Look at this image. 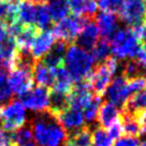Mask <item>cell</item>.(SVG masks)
I'll return each instance as SVG.
<instances>
[{"label":"cell","instance_id":"1","mask_svg":"<svg viewBox=\"0 0 146 146\" xmlns=\"http://www.w3.org/2000/svg\"><path fill=\"white\" fill-rule=\"evenodd\" d=\"M30 130L36 146H62L68 140V132L48 112L33 117Z\"/></svg>","mask_w":146,"mask_h":146},{"label":"cell","instance_id":"2","mask_svg":"<svg viewBox=\"0 0 146 146\" xmlns=\"http://www.w3.org/2000/svg\"><path fill=\"white\" fill-rule=\"evenodd\" d=\"M95 61L88 50L76 44L67 46L64 57V67L76 83L86 81L90 75Z\"/></svg>","mask_w":146,"mask_h":146},{"label":"cell","instance_id":"3","mask_svg":"<svg viewBox=\"0 0 146 146\" xmlns=\"http://www.w3.org/2000/svg\"><path fill=\"white\" fill-rule=\"evenodd\" d=\"M35 62L29 54L19 53L17 62L8 74V82L13 95L22 97L33 87L32 67Z\"/></svg>","mask_w":146,"mask_h":146},{"label":"cell","instance_id":"4","mask_svg":"<svg viewBox=\"0 0 146 146\" xmlns=\"http://www.w3.org/2000/svg\"><path fill=\"white\" fill-rule=\"evenodd\" d=\"M111 40V53L116 59H133L142 47L141 40L132 27L117 29Z\"/></svg>","mask_w":146,"mask_h":146},{"label":"cell","instance_id":"5","mask_svg":"<svg viewBox=\"0 0 146 146\" xmlns=\"http://www.w3.org/2000/svg\"><path fill=\"white\" fill-rule=\"evenodd\" d=\"M118 70V59L115 57H109L103 62L99 64L95 70H92L90 75L86 81L90 87L91 91L96 96L102 97L112 82L114 74Z\"/></svg>","mask_w":146,"mask_h":146},{"label":"cell","instance_id":"6","mask_svg":"<svg viewBox=\"0 0 146 146\" xmlns=\"http://www.w3.org/2000/svg\"><path fill=\"white\" fill-rule=\"evenodd\" d=\"M27 121V110L25 109L21 100H17V99L10 100L2 108L1 125L5 132H14L15 130L24 127Z\"/></svg>","mask_w":146,"mask_h":146},{"label":"cell","instance_id":"7","mask_svg":"<svg viewBox=\"0 0 146 146\" xmlns=\"http://www.w3.org/2000/svg\"><path fill=\"white\" fill-rule=\"evenodd\" d=\"M88 19L89 18L80 17V16H74V15L67 16L64 19L57 22L52 31L54 33L55 38H57L59 41H62L67 44L72 43L76 40L83 26Z\"/></svg>","mask_w":146,"mask_h":146},{"label":"cell","instance_id":"8","mask_svg":"<svg viewBox=\"0 0 146 146\" xmlns=\"http://www.w3.org/2000/svg\"><path fill=\"white\" fill-rule=\"evenodd\" d=\"M119 18L129 27H137L146 23L145 0H123L118 11Z\"/></svg>","mask_w":146,"mask_h":146},{"label":"cell","instance_id":"9","mask_svg":"<svg viewBox=\"0 0 146 146\" xmlns=\"http://www.w3.org/2000/svg\"><path fill=\"white\" fill-rule=\"evenodd\" d=\"M50 95V90L46 87H32L30 90L21 97V102L27 111L36 114H42L48 111Z\"/></svg>","mask_w":146,"mask_h":146},{"label":"cell","instance_id":"10","mask_svg":"<svg viewBox=\"0 0 146 146\" xmlns=\"http://www.w3.org/2000/svg\"><path fill=\"white\" fill-rule=\"evenodd\" d=\"M105 95L109 99V102L115 104L117 108L123 109V105L126 104V102L131 96V92L128 88L127 78L123 75L116 76L109 85Z\"/></svg>","mask_w":146,"mask_h":146},{"label":"cell","instance_id":"11","mask_svg":"<svg viewBox=\"0 0 146 146\" xmlns=\"http://www.w3.org/2000/svg\"><path fill=\"white\" fill-rule=\"evenodd\" d=\"M54 117L67 132L72 133L83 128L85 125L83 111L72 106L66 108L58 114L54 115Z\"/></svg>","mask_w":146,"mask_h":146},{"label":"cell","instance_id":"12","mask_svg":"<svg viewBox=\"0 0 146 146\" xmlns=\"http://www.w3.org/2000/svg\"><path fill=\"white\" fill-rule=\"evenodd\" d=\"M55 39L56 38L52 30L46 29L38 32L29 50V55L31 56L32 59L35 61H39L46 54H48L55 44Z\"/></svg>","mask_w":146,"mask_h":146},{"label":"cell","instance_id":"13","mask_svg":"<svg viewBox=\"0 0 146 146\" xmlns=\"http://www.w3.org/2000/svg\"><path fill=\"white\" fill-rule=\"evenodd\" d=\"M92 98H94V95L87 81L80 82L76 85H74L71 91L69 92V106L78 110H84Z\"/></svg>","mask_w":146,"mask_h":146},{"label":"cell","instance_id":"14","mask_svg":"<svg viewBox=\"0 0 146 146\" xmlns=\"http://www.w3.org/2000/svg\"><path fill=\"white\" fill-rule=\"evenodd\" d=\"M36 14V5L26 1L16 0L14 1V18L15 23L22 26H35Z\"/></svg>","mask_w":146,"mask_h":146},{"label":"cell","instance_id":"15","mask_svg":"<svg viewBox=\"0 0 146 146\" xmlns=\"http://www.w3.org/2000/svg\"><path fill=\"white\" fill-rule=\"evenodd\" d=\"M96 25L102 39L109 40L118 29V18L112 12L101 11L96 16Z\"/></svg>","mask_w":146,"mask_h":146},{"label":"cell","instance_id":"16","mask_svg":"<svg viewBox=\"0 0 146 146\" xmlns=\"http://www.w3.org/2000/svg\"><path fill=\"white\" fill-rule=\"evenodd\" d=\"M19 50L14 39L9 36L2 44H0V68L11 70L17 62Z\"/></svg>","mask_w":146,"mask_h":146},{"label":"cell","instance_id":"17","mask_svg":"<svg viewBox=\"0 0 146 146\" xmlns=\"http://www.w3.org/2000/svg\"><path fill=\"white\" fill-rule=\"evenodd\" d=\"M99 36L100 35H99V30L97 28L96 23H94L91 18H89L83 26L80 35L76 38V42H78L76 45L84 50H89L99 41Z\"/></svg>","mask_w":146,"mask_h":146},{"label":"cell","instance_id":"18","mask_svg":"<svg viewBox=\"0 0 146 146\" xmlns=\"http://www.w3.org/2000/svg\"><path fill=\"white\" fill-rule=\"evenodd\" d=\"M38 29L35 26H21L17 31L12 36L17 46L19 53L29 54V50L36 36L38 35Z\"/></svg>","mask_w":146,"mask_h":146},{"label":"cell","instance_id":"19","mask_svg":"<svg viewBox=\"0 0 146 146\" xmlns=\"http://www.w3.org/2000/svg\"><path fill=\"white\" fill-rule=\"evenodd\" d=\"M120 116H121V112L118 110V108L113 103L106 101V102L101 103L97 118H98L100 127L106 130L113 123L119 121Z\"/></svg>","mask_w":146,"mask_h":146},{"label":"cell","instance_id":"20","mask_svg":"<svg viewBox=\"0 0 146 146\" xmlns=\"http://www.w3.org/2000/svg\"><path fill=\"white\" fill-rule=\"evenodd\" d=\"M73 83H74L73 78L64 69V66L59 67L54 70V82L52 85V91L69 95V92L74 86Z\"/></svg>","mask_w":146,"mask_h":146},{"label":"cell","instance_id":"21","mask_svg":"<svg viewBox=\"0 0 146 146\" xmlns=\"http://www.w3.org/2000/svg\"><path fill=\"white\" fill-rule=\"evenodd\" d=\"M54 70L47 68L45 64L40 61H36L32 67V80L38 86L50 88L54 82Z\"/></svg>","mask_w":146,"mask_h":146},{"label":"cell","instance_id":"22","mask_svg":"<svg viewBox=\"0 0 146 146\" xmlns=\"http://www.w3.org/2000/svg\"><path fill=\"white\" fill-rule=\"evenodd\" d=\"M66 50H67V43L62 41L55 42L50 53L42 58V62L50 69H57L62 67Z\"/></svg>","mask_w":146,"mask_h":146},{"label":"cell","instance_id":"23","mask_svg":"<svg viewBox=\"0 0 146 146\" xmlns=\"http://www.w3.org/2000/svg\"><path fill=\"white\" fill-rule=\"evenodd\" d=\"M120 123H121V128H123V132L126 133V135L139 137L140 135L144 134L141 125L139 123L137 119L133 114L121 112Z\"/></svg>","mask_w":146,"mask_h":146},{"label":"cell","instance_id":"24","mask_svg":"<svg viewBox=\"0 0 146 146\" xmlns=\"http://www.w3.org/2000/svg\"><path fill=\"white\" fill-rule=\"evenodd\" d=\"M47 10L50 12L52 21L59 22L69 15L68 0H50L47 3Z\"/></svg>","mask_w":146,"mask_h":146},{"label":"cell","instance_id":"25","mask_svg":"<svg viewBox=\"0 0 146 146\" xmlns=\"http://www.w3.org/2000/svg\"><path fill=\"white\" fill-rule=\"evenodd\" d=\"M67 142L72 146H92V131L84 126L68 135Z\"/></svg>","mask_w":146,"mask_h":146},{"label":"cell","instance_id":"26","mask_svg":"<svg viewBox=\"0 0 146 146\" xmlns=\"http://www.w3.org/2000/svg\"><path fill=\"white\" fill-rule=\"evenodd\" d=\"M111 54V45L108 40L102 39L95 44L91 48V57L95 62H103L105 59H108Z\"/></svg>","mask_w":146,"mask_h":146},{"label":"cell","instance_id":"27","mask_svg":"<svg viewBox=\"0 0 146 146\" xmlns=\"http://www.w3.org/2000/svg\"><path fill=\"white\" fill-rule=\"evenodd\" d=\"M10 139H11L12 146H23L33 142L30 127H27V126H24L12 132L10 134Z\"/></svg>","mask_w":146,"mask_h":146},{"label":"cell","instance_id":"28","mask_svg":"<svg viewBox=\"0 0 146 146\" xmlns=\"http://www.w3.org/2000/svg\"><path fill=\"white\" fill-rule=\"evenodd\" d=\"M52 17L50 12L47 10L46 5H36V21H35V27L38 30H46L52 24Z\"/></svg>","mask_w":146,"mask_h":146},{"label":"cell","instance_id":"29","mask_svg":"<svg viewBox=\"0 0 146 146\" xmlns=\"http://www.w3.org/2000/svg\"><path fill=\"white\" fill-rule=\"evenodd\" d=\"M0 23L7 25L15 23L13 0H0Z\"/></svg>","mask_w":146,"mask_h":146},{"label":"cell","instance_id":"30","mask_svg":"<svg viewBox=\"0 0 146 146\" xmlns=\"http://www.w3.org/2000/svg\"><path fill=\"white\" fill-rule=\"evenodd\" d=\"M101 103H102L101 102V97L95 95L94 98L91 99V101L85 106V109L83 111V115H84L85 121H87V123H94L96 120Z\"/></svg>","mask_w":146,"mask_h":146},{"label":"cell","instance_id":"31","mask_svg":"<svg viewBox=\"0 0 146 146\" xmlns=\"http://www.w3.org/2000/svg\"><path fill=\"white\" fill-rule=\"evenodd\" d=\"M12 91L8 82V73L7 70L0 68V104L8 103L12 100Z\"/></svg>","mask_w":146,"mask_h":146},{"label":"cell","instance_id":"32","mask_svg":"<svg viewBox=\"0 0 146 146\" xmlns=\"http://www.w3.org/2000/svg\"><path fill=\"white\" fill-rule=\"evenodd\" d=\"M92 145L94 146H113L114 140L109 135L103 128H96L92 131Z\"/></svg>","mask_w":146,"mask_h":146},{"label":"cell","instance_id":"33","mask_svg":"<svg viewBox=\"0 0 146 146\" xmlns=\"http://www.w3.org/2000/svg\"><path fill=\"white\" fill-rule=\"evenodd\" d=\"M89 2L90 0H68L69 11L74 16L87 17V10Z\"/></svg>","mask_w":146,"mask_h":146},{"label":"cell","instance_id":"34","mask_svg":"<svg viewBox=\"0 0 146 146\" xmlns=\"http://www.w3.org/2000/svg\"><path fill=\"white\" fill-rule=\"evenodd\" d=\"M127 84L131 95L137 94V92H142L146 87V76L139 74L134 78H127Z\"/></svg>","mask_w":146,"mask_h":146},{"label":"cell","instance_id":"35","mask_svg":"<svg viewBox=\"0 0 146 146\" xmlns=\"http://www.w3.org/2000/svg\"><path fill=\"white\" fill-rule=\"evenodd\" d=\"M98 8H100L102 11L108 12H118L120 7L123 5V0H96Z\"/></svg>","mask_w":146,"mask_h":146},{"label":"cell","instance_id":"36","mask_svg":"<svg viewBox=\"0 0 146 146\" xmlns=\"http://www.w3.org/2000/svg\"><path fill=\"white\" fill-rule=\"evenodd\" d=\"M142 70V68L139 66L135 60H130V61H128L127 64H125V67H123V75L125 76L126 78H134V76H137L140 74V71Z\"/></svg>","mask_w":146,"mask_h":146},{"label":"cell","instance_id":"37","mask_svg":"<svg viewBox=\"0 0 146 146\" xmlns=\"http://www.w3.org/2000/svg\"><path fill=\"white\" fill-rule=\"evenodd\" d=\"M139 139L134 137H129V135H125V137H120L117 139V141L113 146H137L139 145Z\"/></svg>","mask_w":146,"mask_h":146},{"label":"cell","instance_id":"38","mask_svg":"<svg viewBox=\"0 0 146 146\" xmlns=\"http://www.w3.org/2000/svg\"><path fill=\"white\" fill-rule=\"evenodd\" d=\"M106 131H108L110 137H112L114 141L115 140H117V139H119V137H121V134H123V128H121L120 119H119V121L113 123L111 127L108 128V129H106Z\"/></svg>","mask_w":146,"mask_h":146},{"label":"cell","instance_id":"39","mask_svg":"<svg viewBox=\"0 0 146 146\" xmlns=\"http://www.w3.org/2000/svg\"><path fill=\"white\" fill-rule=\"evenodd\" d=\"M9 27L5 23H0V44L9 38Z\"/></svg>","mask_w":146,"mask_h":146},{"label":"cell","instance_id":"40","mask_svg":"<svg viewBox=\"0 0 146 146\" xmlns=\"http://www.w3.org/2000/svg\"><path fill=\"white\" fill-rule=\"evenodd\" d=\"M141 42H143V46L146 47V23L141 27Z\"/></svg>","mask_w":146,"mask_h":146},{"label":"cell","instance_id":"41","mask_svg":"<svg viewBox=\"0 0 146 146\" xmlns=\"http://www.w3.org/2000/svg\"><path fill=\"white\" fill-rule=\"evenodd\" d=\"M26 1H29L33 5H44L45 2H48L50 0H26Z\"/></svg>","mask_w":146,"mask_h":146},{"label":"cell","instance_id":"42","mask_svg":"<svg viewBox=\"0 0 146 146\" xmlns=\"http://www.w3.org/2000/svg\"><path fill=\"white\" fill-rule=\"evenodd\" d=\"M1 119H2V108L0 105V125H1Z\"/></svg>","mask_w":146,"mask_h":146},{"label":"cell","instance_id":"43","mask_svg":"<svg viewBox=\"0 0 146 146\" xmlns=\"http://www.w3.org/2000/svg\"><path fill=\"white\" fill-rule=\"evenodd\" d=\"M137 146H146V141H143L142 143H139Z\"/></svg>","mask_w":146,"mask_h":146},{"label":"cell","instance_id":"44","mask_svg":"<svg viewBox=\"0 0 146 146\" xmlns=\"http://www.w3.org/2000/svg\"><path fill=\"white\" fill-rule=\"evenodd\" d=\"M23 146H36V145H35V143L32 142V143H29V144H27V145H23Z\"/></svg>","mask_w":146,"mask_h":146},{"label":"cell","instance_id":"45","mask_svg":"<svg viewBox=\"0 0 146 146\" xmlns=\"http://www.w3.org/2000/svg\"><path fill=\"white\" fill-rule=\"evenodd\" d=\"M64 146H72L71 144H69L68 142H66V144H64Z\"/></svg>","mask_w":146,"mask_h":146},{"label":"cell","instance_id":"46","mask_svg":"<svg viewBox=\"0 0 146 146\" xmlns=\"http://www.w3.org/2000/svg\"><path fill=\"white\" fill-rule=\"evenodd\" d=\"M144 94H145V97H146V87H145V89H144Z\"/></svg>","mask_w":146,"mask_h":146},{"label":"cell","instance_id":"47","mask_svg":"<svg viewBox=\"0 0 146 146\" xmlns=\"http://www.w3.org/2000/svg\"><path fill=\"white\" fill-rule=\"evenodd\" d=\"M145 1H146V0H145Z\"/></svg>","mask_w":146,"mask_h":146}]
</instances>
